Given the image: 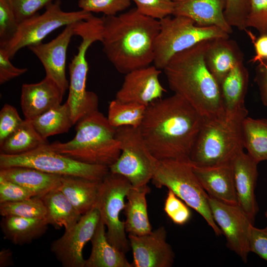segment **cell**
I'll return each mask as SVG.
<instances>
[{
    "mask_svg": "<svg viewBox=\"0 0 267 267\" xmlns=\"http://www.w3.org/2000/svg\"><path fill=\"white\" fill-rule=\"evenodd\" d=\"M204 117L179 95L156 100L146 107L140 134L158 160L189 161Z\"/></svg>",
    "mask_w": 267,
    "mask_h": 267,
    "instance_id": "obj_1",
    "label": "cell"
},
{
    "mask_svg": "<svg viewBox=\"0 0 267 267\" xmlns=\"http://www.w3.org/2000/svg\"><path fill=\"white\" fill-rule=\"evenodd\" d=\"M101 18L103 51L119 72L126 74L153 63L159 20L142 14L136 7Z\"/></svg>",
    "mask_w": 267,
    "mask_h": 267,
    "instance_id": "obj_2",
    "label": "cell"
},
{
    "mask_svg": "<svg viewBox=\"0 0 267 267\" xmlns=\"http://www.w3.org/2000/svg\"><path fill=\"white\" fill-rule=\"evenodd\" d=\"M211 40L202 41L175 54L163 69L171 89L205 119L225 114L220 86L205 61Z\"/></svg>",
    "mask_w": 267,
    "mask_h": 267,
    "instance_id": "obj_3",
    "label": "cell"
},
{
    "mask_svg": "<svg viewBox=\"0 0 267 267\" xmlns=\"http://www.w3.org/2000/svg\"><path fill=\"white\" fill-rule=\"evenodd\" d=\"M76 134L71 140L49 144L53 151L84 163L109 168L121 154L116 128L98 110L82 118L76 124Z\"/></svg>",
    "mask_w": 267,
    "mask_h": 267,
    "instance_id": "obj_4",
    "label": "cell"
},
{
    "mask_svg": "<svg viewBox=\"0 0 267 267\" xmlns=\"http://www.w3.org/2000/svg\"><path fill=\"white\" fill-rule=\"evenodd\" d=\"M248 111L225 113L205 119L192 149L189 161L199 167L230 164L243 151L242 123Z\"/></svg>",
    "mask_w": 267,
    "mask_h": 267,
    "instance_id": "obj_5",
    "label": "cell"
},
{
    "mask_svg": "<svg viewBox=\"0 0 267 267\" xmlns=\"http://www.w3.org/2000/svg\"><path fill=\"white\" fill-rule=\"evenodd\" d=\"M75 35L79 36L81 42L69 65L70 81L66 102L70 107L74 125L86 115L98 110V98L93 92L86 89L89 66L87 51L94 42H101L103 21L101 17L92 14L87 19L74 23Z\"/></svg>",
    "mask_w": 267,
    "mask_h": 267,
    "instance_id": "obj_6",
    "label": "cell"
},
{
    "mask_svg": "<svg viewBox=\"0 0 267 267\" xmlns=\"http://www.w3.org/2000/svg\"><path fill=\"white\" fill-rule=\"evenodd\" d=\"M156 187H166L188 207L199 214L217 236L222 234L216 223L209 204V196L195 175L190 161L159 160L152 178Z\"/></svg>",
    "mask_w": 267,
    "mask_h": 267,
    "instance_id": "obj_7",
    "label": "cell"
},
{
    "mask_svg": "<svg viewBox=\"0 0 267 267\" xmlns=\"http://www.w3.org/2000/svg\"><path fill=\"white\" fill-rule=\"evenodd\" d=\"M159 21L160 29L154 43L153 63L160 70L175 54L202 41L229 38V34L217 26H198L185 16H169Z\"/></svg>",
    "mask_w": 267,
    "mask_h": 267,
    "instance_id": "obj_8",
    "label": "cell"
},
{
    "mask_svg": "<svg viewBox=\"0 0 267 267\" xmlns=\"http://www.w3.org/2000/svg\"><path fill=\"white\" fill-rule=\"evenodd\" d=\"M45 144L19 154H0V169L26 167L57 175L77 176L101 181L108 167L80 162L52 150Z\"/></svg>",
    "mask_w": 267,
    "mask_h": 267,
    "instance_id": "obj_9",
    "label": "cell"
},
{
    "mask_svg": "<svg viewBox=\"0 0 267 267\" xmlns=\"http://www.w3.org/2000/svg\"><path fill=\"white\" fill-rule=\"evenodd\" d=\"M121 154L109 167L111 173L127 178L134 187L147 185L152 180L159 160L151 153L138 128L124 126L116 128Z\"/></svg>",
    "mask_w": 267,
    "mask_h": 267,
    "instance_id": "obj_10",
    "label": "cell"
},
{
    "mask_svg": "<svg viewBox=\"0 0 267 267\" xmlns=\"http://www.w3.org/2000/svg\"><path fill=\"white\" fill-rule=\"evenodd\" d=\"M61 3L60 0H56L45 7L43 14L38 13L20 22L13 37L0 44V48L12 59L21 48L42 42L48 35L59 28L87 19L92 15L82 9L64 11Z\"/></svg>",
    "mask_w": 267,
    "mask_h": 267,
    "instance_id": "obj_11",
    "label": "cell"
},
{
    "mask_svg": "<svg viewBox=\"0 0 267 267\" xmlns=\"http://www.w3.org/2000/svg\"><path fill=\"white\" fill-rule=\"evenodd\" d=\"M131 187V183L125 177L109 172L100 182L95 205L107 228L108 241L125 254L129 250L130 245L126 234L124 221L120 219V214L124 209L125 199Z\"/></svg>",
    "mask_w": 267,
    "mask_h": 267,
    "instance_id": "obj_12",
    "label": "cell"
},
{
    "mask_svg": "<svg viewBox=\"0 0 267 267\" xmlns=\"http://www.w3.org/2000/svg\"><path fill=\"white\" fill-rule=\"evenodd\" d=\"M100 220L99 211L94 207L83 215L73 227L52 242L50 250L63 267H85L83 248L91 240Z\"/></svg>",
    "mask_w": 267,
    "mask_h": 267,
    "instance_id": "obj_13",
    "label": "cell"
},
{
    "mask_svg": "<svg viewBox=\"0 0 267 267\" xmlns=\"http://www.w3.org/2000/svg\"><path fill=\"white\" fill-rule=\"evenodd\" d=\"M208 201L214 219L226 238V246L246 263L250 252L249 230L254 222L237 205L225 204L210 196Z\"/></svg>",
    "mask_w": 267,
    "mask_h": 267,
    "instance_id": "obj_14",
    "label": "cell"
},
{
    "mask_svg": "<svg viewBox=\"0 0 267 267\" xmlns=\"http://www.w3.org/2000/svg\"><path fill=\"white\" fill-rule=\"evenodd\" d=\"M74 23L66 26L63 31L51 41L28 47L43 64L45 76L56 84L63 94L69 87L66 76V55L71 38L75 36Z\"/></svg>",
    "mask_w": 267,
    "mask_h": 267,
    "instance_id": "obj_15",
    "label": "cell"
},
{
    "mask_svg": "<svg viewBox=\"0 0 267 267\" xmlns=\"http://www.w3.org/2000/svg\"><path fill=\"white\" fill-rule=\"evenodd\" d=\"M133 251L132 267H171L175 254L167 241V231L164 226L143 235L129 234Z\"/></svg>",
    "mask_w": 267,
    "mask_h": 267,
    "instance_id": "obj_16",
    "label": "cell"
},
{
    "mask_svg": "<svg viewBox=\"0 0 267 267\" xmlns=\"http://www.w3.org/2000/svg\"><path fill=\"white\" fill-rule=\"evenodd\" d=\"M160 69L154 65L134 70L125 74L115 98L147 106L162 97L166 91L159 81Z\"/></svg>",
    "mask_w": 267,
    "mask_h": 267,
    "instance_id": "obj_17",
    "label": "cell"
},
{
    "mask_svg": "<svg viewBox=\"0 0 267 267\" xmlns=\"http://www.w3.org/2000/svg\"><path fill=\"white\" fill-rule=\"evenodd\" d=\"M258 164L244 151L231 162L237 205L254 222L259 211L255 190L258 176Z\"/></svg>",
    "mask_w": 267,
    "mask_h": 267,
    "instance_id": "obj_18",
    "label": "cell"
},
{
    "mask_svg": "<svg viewBox=\"0 0 267 267\" xmlns=\"http://www.w3.org/2000/svg\"><path fill=\"white\" fill-rule=\"evenodd\" d=\"M63 95L56 84L46 76L37 83L23 84L20 104L25 119L32 120L49 109L61 104Z\"/></svg>",
    "mask_w": 267,
    "mask_h": 267,
    "instance_id": "obj_19",
    "label": "cell"
},
{
    "mask_svg": "<svg viewBox=\"0 0 267 267\" xmlns=\"http://www.w3.org/2000/svg\"><path fill=\"white\" fill-rule=\"evenodd\" d=\"M174 16H182L193 20L200 26H217L228 34L232 27L224 16L226 0H173Z\"/></svg>",
    "mask_w": 267,
    "mask_h": 267,
    "instance_id": "obj_20",
    "label": "cell"
},
{
    "mask_svg": "<svg viewBox=\"0 0 267 267\" xmlns=\"http://www.w3.org/2000/svg\"><path fill=\"white\" fill-rule=\"evenodd\" d=\"M192 165L199 182L209 196L225 204L237 205L231 163L211 167Z\"/></svg>",
    "mask_w": 267,
    "mask_h": 267,
    "instance_id": "obj_21",
    "label": "cell"
},
{
    "mask_svg": "<svg viewBox=\"0 0 267 267\" xmlns=\"http://www.w3.org/2000/svg\"><path fill=\"white\" fill-rule=\"evenodd\" d=\"M243 54L237 43L229 38L211 40L205 54L206 65L219 86Z\"/></svg>",
    "mask_w": 267,
    "mask_h": 267,
    "instance_id": "obj_22",
    "label": "cell"
},
{
    "mask_svg": "<svg viewBox=\"0 0 267 267\" xmlns=\"http://www.w3.org/2000/svg\"><path fill=\"white\" fill-rule=\"evenodd\" d=\"M61 176L26 167L0 169V177L26 188L34 196L41 198L59 187Z\"/></svg>",
    "mask_w": 267,
    "mask_h": 267,
    "instance_id": "obj_23",
    "label": "cell"
},
{
    "mask_svg": "<svg viewBox=\"0 0 267 267\" xmlns=\"http://www.w3.org/2000/svg\"><path fill=\"white\" fill-rule=\"evenodd\" d=\"M249 74L243 60L238 62L220 85L222 102L225 113L248 111L245 99L249 85Z\"/></svg>",
    "mask_w": 267,
    "mask_h": 267,
    "instance_id": "obj_24",
    "label": "cell"
},
{
    "mask_svg": "<svg viewBox=\"0 0 267 267\" xmlns=\"http://www.w3.org/2000/svg\"><path fill=\"white\" fill-rule=\"evenodd\" d=\"M150 190L147 185L140 187L132 186L127 194V201L124 209L126 216L124 224L125 230L129 234L143 235L152 231L146 198Z\"/></svg>",
    "mask_w": 267,
    "mask_h": 267,
    "instance_id": "obj_25",
    "label": "cell"
},
{
    "mask_svg": "<svg viewBox=\"0 0 267 267\" xmlns=\"http://www.w3.org/2000/svg\"><path fill=\"white\" fill-rule=\"evenodd\" d=\"M48 223L45 219L26 218L13 216L2 217L0 227L5 239L22 246L44 235Z\"/></svg>",
    "mask_w": 267,
    "mask_h": 267,
    "instance_id": "obj_26",
    "label": "cell"
},
{
    "mask_svg": "<svg viewBox=\"0 0 267 267\" xmlns=\"http://www.w3.org/2000/svg\"><path fill=\"white\" fill-rule=\"evenodd\" d=\"M101 181L62 176L58 188L82 215L95 207Z\"/></svg>",
    "mask_w": 267,
    "mask_h": 267,
    "instance_id": "obj_27",
    "label": "cell"
},
{
    "mask_svg": "<svg viewBox=\"0 0 267 267\" xmlns=\"http://www.w3.org/2000/svg\"><path fill=\"white\" fill-rule=\"evenodd\" d=\"M106 226L100 219L91 239V251L85 267H132L125 253L112 245L106 236Z\"/></svg>",
    "mask_w": 267,
    "mask_h": 267,
    "instance_id": "obj_28",
    "label": "cell"
},
{
    "mask_svg": "<svg viewBox=\"0 0 267 267\" xmlns=\"http://www.w3.org/2000/svg\"><path fill=\"white\" fill-rule=\"evenodd\" d=\"M42 198L46 210L45 220L56 229H70L82 216L58 188L50 191Z\"/></svg>",
    "mask_w": 267,
    "mask_h": 267,
    "instance_id": "obj_29",
    "label": "cell"
},
{
    "mask_svg": "<svg viewBox=\"0 0 267 267\" xmlns=\"http://www.w3.org/2000/svg\"><path fill=\"white\" fill-rule=\"evenodd\" d=\"M44 139L67 133L74 124L67 102L54 106L30 120Z\"/></svg>",
    "mask_w": 267,
    "mask_h": 267,
    "instance_id": "obj_30",
    "label": "cell"
},
{
    "mask_svg": "<svg viewBox=\"0 0 267 267\" xmlns=\"http://www.w3.org/2000/svg\"><path fill=\"white\" fill-rule=\"evenodd\" d=\"M49 144L34 128L31 121L24 119L21 126L0 143L1 154L15 155Z\"/></svg>",
    "mask_w": 267,
    "mask_h": 267,
    "instance_id": "obj_31",
    "label": "cell"
},
{
    "mask_svg": "<svg viewBox=\"0 0 267 267\" xmlns=\"http://www.w3.org/2000/svg\"><path fill=\"white\" fill-rule=\"evenodd\" d=\"M244 148L257 163L267 160V119L246 117L242 123Z\"/></svg>",
    "mask_w": 267,
    "mask_h": 267,
    "instance_id": "obj_32",
    "label": "cell"
},
{
    "mask_svg": "<svg viewBox=\"0 0 267 267\" xmlns=\"http://www.w3.org/2000/svg\"><path fill=\"white\" fill-rule=\"evenodd\" d=\"M146 106L133 102H125L117 99L109 105L107 119L115 128L124 126L138 128L142 123Z\"/></svg>",
    "mask_w": 267,
    "mask_h": 267,
    "instance_id": "obj_33",
    "label": "cell"
},
{
    "mask_svg": "<svg viewBox=\"0 0 267 267\" xmlns=\"http://www.w3.org/2000/svg\"><path fill=\"white\" fill-rule=\"evenodd\" d=\"M0 215L2 217L13 216L45 219L46 210L42 198L33 196L20 201L0 203Z\"/></svg>",
    "mask_w": 267,
    "mask_h": 267,
    "instance_id": "obj_34",
    "label": "cell"
},
{
    "mask_svg": "<svg viewBox=\"0 0 267 267\" xmlns=\"http://www.w3.org/2000/svg\"><path fill=\"white\" fill-rule=\"evenodd\" d=\"M132 0H79L81 9L92 13H102L105 16L117 15L127 9Z\"/></svg>",
    "mask_w": 267,
    "mask_h": 267,
    "instance_id": "obj_35",
    "label": "cell"
},
{
    "mask_svg": "<svg viewBox=\"0 0 267 267\" xmlns=\"http://www.w3.org/2000/svg\"><path fill=\"white\" fill-rule=\"evenodd\" d=\"M250 0H226L224 12L228 24L240 31H246Z\"/></svg>",
    "mask_w": 267,
    "mask_h": 267,
    "instance_id": "obj_36",
    "label": "cell"
},
{
    "mask_svg": "<svg viewBox=\"0 0 267 267\" xmlns=\"http://www.w3.org/2000/svg\"><path fill=\"white\" fill-rule=\"evenodd\" d=\"M137 10L142 14L160 20L173 15V0H132Z\"/></svg>",
    "mask_w": 267,
    "mask_h": 267,
    "instance_id": "obj_37",
    "label": "cell"
},
{
    "mask_svg": "<svg viewBox=\"0 0 267 267\" xmlns=\"http://www.w3.org/2000/svg\"><path fill=\"white\" fill-rule=\"evenodd\" d=\"M164 209L169 218L178 225L185 224L191 218V213L188 206L170 189H168Z\"/></svg>",
    "mask_w": 267,
    "mask_h": 267,
    "instance_id": "obj_38",
    "label": "cell"
},
{
    "mask_svg": "<svg viewBox=\"0 0 267 267\" xmlns=\"http://www.w3.org/2000/svg\"><path fill=\"white\" fill-rule=\"evenodd\" d=\"M19 24L10 0H0V44L13 37Z\"/></svg>",
    "mask_w": 267,
    "mask_h": 267,
    "instance_id": "obj_39",
    "label": "cell"
},
{
    "mask_svg": "<svg viewBox=\"0 0 267 267\" xmlns=\"http://www.w3.org/2000/svg\"><path fill=\"white\" fill-rule=\"evenodd\" d=\"M247 27L256 29L260 35L267 34V0H250Z\"/></svg>",
    "mask_w": 267,
    "mask_h": 267,
    "instance_id": "obj_40",
    "label": "cell"
},
{
    "mask_svg": "<svg viewBox=\"0 0 267 267\" xmlns=\"http://www.w3.org/2000/svg\"><path fill=\"white\" fill-rule=\"evenodd\" d=\"M23 121L14 106L5 104L0 111V143L16 130Z\"/></svg>",
    "mask_w": 267,
    "mask_h": 267,
    "instance_id": "obj_41",
    "label": "cell"
},
{
    "mask_svg": "<svg viewBox=\"0 0 267 267\" xmlns=\"http://www.w3.org/2000/svg\"><path fill=\"white\" fill-rule=\"evenodd\" d=\"M16 18L20 23L38 13L54 0H9Z\"/></svg>",
    "mask_w": 267,
    "mask_h": 267,
    "instance_id": "obj_42",
    "label": "cell"
},
{
    "mask_svg": "<svg viewBox=\"0 0 267 267\" xmlns=\"http://www.w3.org/2000/svg\"><path fill=\"white\" fill-rule=\"evenodd\" d=\"M33 196L26 188L0 177V203L20 201Z\"/></svg>",
    "mask_w": 267,
    "mask_h": 267,
    "instance_id": "obj_43",
    "label": "cell"
},
{
    "mask_svg": "<svg viewBox=\"0 0 267 267\" xmlns=\"http://www.w3.org/2000/svg\"><path fill=\"white\" fill-rule=\"evenodd\" d=\"M250 252L267 261V226L260 229L251 225L249 234Z\"/></svg>",
    "mask_w": 267,
    "mask_h": 267,
    "instance_id": "obj_44",
    "label": "cell"
},
{
    "mask_svg": "<svg viewBox=\"0 0 267 267\" xmlns=\"http://www.w3.org/2000/svg\"><path fill=\"white\" fill-rule=\"evenodd\" d=\"M6 52L0 48V84L2 85L10 80L25 73L28 69L14 66Z\"/></svg>",
    "mask_w": 267,
    "mask_h": 267,
    "instance_id": "obj_45",
    "label": "cell"
},
{
    "mask_svg": "<svg viewBox=\"0 0 267 267\" xmlns=\"http://www.w3.org/2000/svg\"><path fill=\"white\" fill-rule=\"evenodd\" d=\"M255 72V81L258 87L262 102L267 108V59L258 63Z\"/></svg>",
    "mask_w": 267,
    "mask_h": 267,
    "instance_id": "obj_46",
    "label": "cell"
},
{
    "mask_svg": "<svg viewBox=\"0 0 267 267\" xmlns=\"http://www.w3.org/2000/svg\"><path fill=\"white\" fill-rule=\"evenodd\" d=\"M253 43L255 54L250 62L255 63H259L264 60L267 59V34L260 35L255 39L252 33L246 31Z\"/></svg>",
    "mask_w": 267,
    "mask_h": 267,
    "instance_id": "obj_47",
    "label": "cell"
},
{
    "mask_svg": "<svg viewBox=\"0 0 267 267\" xmlns=\"http://www.w3.org/2000/svg\"><path fill=\"white\" fill-rule=\"evenodd\" d=\"M13 253L10 249H2L0 252V267L13 266Z\"/></svg>",
    "mask_w": 267,
    "mask_h": 267,
    "instance_id": "obj_48",
    "label": "cell"
},
{
    "mask_svg": "<svg viewBox=\"0 0 267 267\" xmlns=\"http://www.w3.org/2000/svg\"><path fill=\"white\" fill-rule=\"evenodd\" d=\"M265 216L266 217V218L267 219V210H266V212L265 213Z\"/></svg>",
    "mask_w": 267,
    "mask_h": 267,
    "instance_id": "obj_49",
    "label": "cell"
}]
</instances>
